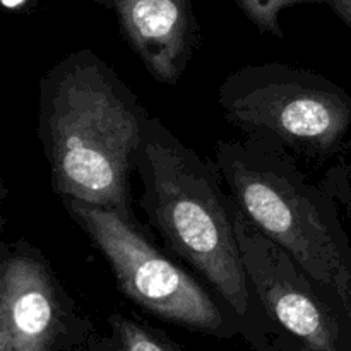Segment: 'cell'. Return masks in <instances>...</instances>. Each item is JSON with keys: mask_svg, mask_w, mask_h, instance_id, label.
Listing matches in <instances>:
<instances>
[{"mask_svg": "<svg viewBox=\"0 0 351 351\" xmlns=\"http://www.w3.org/2000/svg\"><path fill=\"white\" fill-rule=\"evenodd\" d=\"M149 113L91 50H75L40 81L38 134L62 199L113 209L129 219L130 173Z\"/></svg>", "mask_w": 351, "mask_h": 351, "instance_id": "6da1fadb", "label": "cell"}, {"mask_svg": "<svg viewBox=\"0 0 351 351\" xmlns=\"http://www.w3.org/2000/svg\"><path fill=\"white\" fill-rule=\"evenodd\" d=\"M139 206L171 252L197 271L237 322L245 324L252 295L233 221V199L216 163L199 156L160 119L147 117L136 158Z\"/></svg>", "mask_w": 351, "mask_h": 351, "instance_id": "7a4b0ae2", "label": "cell"}, {"mask_svg": "<svg viewBox=\"0 0 351 351\" xmlns=\"http://www.w3.org/2000/svg\"><path fill=\"white\" fill-rule=\"evenodd\" d=\"M215 163L243 216L351 317V242L331 191L266 139L219 141Z\"/></svg>", "mask_w": 351, "mask_h": 351, "instance_id": "3957f363", "label": "cell"}, {"mask_svg": "<svg viewBox=\"0 0 351 351\" xmlns=\"http://www.w3.org/2000/svg\"><path fill=\"white\" fill-rule=\"evenodd\" d=\"M219 106L245 137L305 158H328L345 144L351 95L331 79L281 62L247 64L219 86Z\"/></svg>", "mask_w": 351, "mask_h": 351, "instance_id": "277c9868", "label": "cell"}, {"mask_svg": "<svg viewBox=\"0 0 351 351\" xmlns=\"http://www.w3.org/2000/svg\"><path fill=\"white\" fill-rule=\"evenodd\" d=\"M62 204L101 252L122 293L134 304L195 331L223 335L228 329V319L211 293L165 256L136 219L75 199H62Z\"/></svg>", "mask_w": 351, "mask_h": 351, "instance_id": "5b68a950", "label": "cell"}, {"mask_svg": "<svg viewBox=\"0 0 351 351\" xmlns=\"http://www.w3.org/2000/svg\"><path fill=\"white\" fill-rule=\"evenodd\" d=\"M71 321V300L43 254L24 240L3 243L0 351H53Z\"/></svg>", "mask_w": 351, "mask_h": 351, "instance_id": "8992f818", "label": "cell"}, {"mask_svg": "<svg viewBox=\"0 0 351 351\" xmlns=\"http://www.w3.org/2000/svg\"><path fill=\"white\" fill-rule=\"evenodd\" d=\"M113 10L146 71L161 84L177 86L199 41L192 0H117Z\"/></svg>", "mask_w": 351, "mask_h": 351, "instance_id": "52a82bcc", "label": "cell"}, {"mask_svg": "<svg viewBox=\"0 0 351 351\" xmlns=\"http://www.w3.org/2000/svg\"><path fill=\"white\" fill-rule=\"evenodd\" d=\"M247 19L261 31V33L273 34L276 38H283L280 16L283 10L297 5H314V3H326V0H235Z\"/></svg>", "mask_w": 351, "mask_h": 351, "instance_id": "ba28073f", "label": "cell"}, {"mask_svg": "<svg viewBox=\"0 0 351 351\" xmlns=\"http://www.w3.org/2000/svg\"><path fill=\"white\" fill-rule=\"evenodd\" d=\"M112 326L122 351H168L167 346L146 328L122 315H113Z\"/></svg>", "mask_w": 351, "mask_h": 351, "instance_id": "9c48e42d", "label": "cell"}, {"mask_svg": "<svg viewBox=\"0 0 351 351\" xmlns=\"http://www.w3.org/2000/svg\"><path fill=\"white\" fill-rule=\"evenodd\" d=\"M326 3L351 29V0H326Z\"/></svg>", "mask_w": 351, "mask_h": 351, "instance_id": "30bf717a", "label": "cell"}, {"mask_svg": "<svg viewBox=\"0 0 351 351\" xmlns=\"http://www.w3.org/2000/svg\"><path fill=\"white\" fill-rule=\"evenodd\" d=\"M0 3H2L5 12L23 14V12H29L31 9H34V7L40 3V0H0Z\"/></svg>", "mask_w": 351, "mask_h": 351, "instance_id": "8fae6325", "label": "cell"}, {"mask_svg": "<svg viewBox=\"0 0 351 351\" xmlns=\"http://www.w3.org/2000/svg\"><path fill=\"white\" fill-rule=\"evenodd\" d=\"M96 3H99L101 7H105V9H112L113 10V5H115L117 0H95Z\"/></svg>", "mask_w": 351, "mask_h": 351, "instance_id": "7c38bea8", "label": "cell"}]
</instances>
